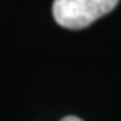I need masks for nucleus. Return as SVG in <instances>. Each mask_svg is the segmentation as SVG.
<instances>
[{
	"label": "nucleus",
	"mask_w": 121,
	"mask_h": 121,
	"mask_svg": "<svg viewBox=\"0 0 121 121\" xmlns=\"http://www.w3.org/2000/svg\"><path fill=\"white\" fill-rule=\"evenodd\" d=\"M118 2L120 0H54L52 14L58 25L79 30L115 9Z\"/></svg>",
	"instance_id": "f257e3e1"
},
{
	"label": "nucleus",
	"mask_w": 121,
	"mask_h": 121,
	"mask_svg": "<svg viewBox=\"0 0 121 121\" xmlns=\"http://www.w3.org/2000/svg\"><path fill=\"white\" fill-rule=\"evenodd\" d=\"M60 121H83V120H80L79 117H74V115H68V117L61 118Z\"/></svg>",
	"instance_id": "f03ea898"
}]
</instances>
